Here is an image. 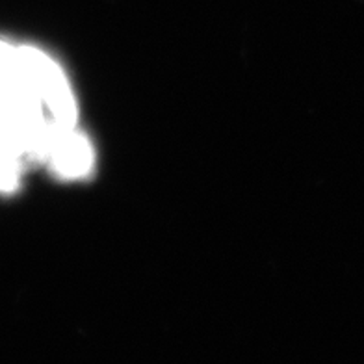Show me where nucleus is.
Listing matches in <instances>:
<instances>
[{"mask_svg": "<svg viewBox=\"0 0 364 364\" xmlns=\"http://www.w3.org/2000/svg\"><path fill=\"white\" fill-rule=\"evenodd\" d=\"M15 50L11 45L0 41V93L11 86L15 69Z\"/></svg>", "mask_w": 364, "mask_h": 364, "instance_id": "7ed1b4c3", "label": "nucleus"}, {"mask_svg": "<svg viewBox=\"0 0 364 364\" xmlns=\"http://www.w3.org/2000/svg\"><path fill=\"white\" fill-rule=\"evenodd\" d=\"M45 160L50 164V169L58 177L77 181L87 177L93 171L95 151L86 136L73 129L56 139Z\"/></svg>", "mask_w": 364, "mask_h": 364, "instance_id": "f257e3e1", "label": "nucleus"}, {"mask_svg": "<svg viewBox=\"0 0 364 364\" xmlns=\"http://www.w3.org/2000/svg\"><path fill=\"white\" fill-rule=\"evenodd\" d=\"M23 159L15 154H0V193L19 190L23 178Z\"/></svg>", "mask_w": 364, "mask_h": 364, "instance_id": "f03ea898", "label": "nucleus"}]
</instances>
